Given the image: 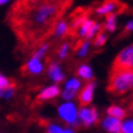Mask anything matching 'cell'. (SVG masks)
Masks as SVG:
<instances>
[{"mask_svg":"<svg viewBox=\"0 0 133 133\" xmlns=\"http://www.w3.org/2000/svg\"><path fill=\"white\" fill-rule=\"evenodd\" d=\"M72 1H17L9 14L11 28L23 45L33 48L51 36Z\"/></svg>","mask_w":133,"mask_h":133,"instance_id":"6da1fadb","label":"cell"},{"mask_svg":"<svg viewBox=\"0 0 133 133\" xmlns=\"http://www.w3.org/2000/svg\"><path fill=\"white\" fill-rule=\"evenodd\" d=\"M133 89V69L111 71L106 90L112 95H121Z\"/></svg>","mask_w":133,"mask_h":133,"instance_id":"7a4b0ae2","label":"cell"},{"mask_svg":"<svg viewBox=\"0 0 133 133\" xmlns=\"http://www.w3.org/2000/svg\"><path fill=\"white\" fill-rule=\"evenodd\" d=\"M133 69V44L125 48L116 56L112 64L111 71H121V70Z\"/></svg>","mask_w":133,"mask_h":133,"instance_id":"3957f363","label":"cell"},{"mask_svg":"<svg viewBox=\"0 0 133 133\" xmlns=\"http://www.w3.org/2000/svg\"><path fill=\"white\" fill-rule=\"evenodd\" d=\"M92 9L90 8H78L71 14L70 20H71V27H69V34L75 36V33L77 32L78 27H81L82 24L88 21V17L90 15Z\"/></svg>","mask_w":133,"mask_h":133,"instance_id":"277c9868","label":"cell"},{"mask_svg":"<svg viewBox=\"0 0 133 133\" xmlns=\"http://www.w3.org/2000/svg\"><path fill=\"white\" fill-rule=\"evenodd\" d=\"M127 9L123 3H120V1H105L97 9V14L98 15H109V14H112L114 10H116V14H121Z\"/></svg>","mask_w":133,"mask_h":133,"instance_id":"5b68a950","label":"cell"},{"mask_svg":"<svg viewBox=\"0 0 133 133\" xmlns=\"http://www.w3.org/2000/svg\"><path fill=\"white\" fill-rule=\"evenodd\" d=\"M59 114H60V116L64 118L65 121L70 122V123H73L76 121L77 111L72 103H66V104L61 105L59 108Z\"/></svg>","mask_w":133,"mask_h":133,"instance_id":"8992f818","label":"cell"},{"mask_svg":"<svg viewBox=\"0 0 133 133\" xmlns=\"http://www.w3.org/2000/svg\"><path fill=\"white\" fill-rule=\"evenodd\" d=\"M94 87H95L94 83H87V84L83 87L81 93L78 94V101H79L81 106H84V105H88L92 103Z\"/></svg>","mask_w":133,"mask_h":133,"instance_id":"52a82bcc","label":"cell"},{"mask_svg":"<svg viewBox=\"0 0 133 133\" xmlns=\"http://www.w3.org/2000/svg\"><path fill=\"white\" fill-rule=\"evenodd\" d=\"M79 117H81V120L83 121L85 127H88V126H90L92 123L97 122V120H98L97 109H95L94 106H92L90 109H84V108H83V109H81V111H79Z\"/></svg>","mask_w":133,"mask_h":133,"instance_id":"ba28073f","label":"cell"},{"mask_svg":"<svg viewBox=\"0 0 133 133\" xmlns=\"http://www.w3.org/2000/svg\"><path fill=\"white\" fill-rule=\"evenodd\" d=\"M103 126L106 131H109L111 133H122V123L116 118L106 117L103 122Z\"/></svg>","mask_w":133,"mask_h":133,"instance_id":"9c48e42d","label":"cell"},{"mask_svg":"<svg viewBox=\"0 0 133 133\" xmlns=\"http://www.w3.org/2000/svg\"><path fill=\"white\" fill-rule=\"evenodd\" d=\"M59 93H60V89L57 88L56 85L49 87V88L44 89V90H43V92L38 95V100H46V99L55 98L56 95H59Z\"/></svg>","mask_w":133,"mask_h":133,"instance_id":"30bf717a","label":"cell"},{"mask_svg":"<svg viewBox=\"0 0 133 133\" xmlns=\"http://www.w3.org/2000/svg\"><path fill=\"white\" fill-rule=\"evenodd\" d=\"M42 69H43V66H42V64L39 62V60L32 59V60L29 61L24 67H22V71H23V72L24 71H27V72H29V73H34V75H37V73L41 72Z\"/></svg>","mask_w":133,"mask_h":133,"instance_id":"8fae6325","label":"cell"},{"mask_svg":"<svg viewBox=\"0 0 133 133\" xmlns=\"http://www.w3.org/2000/svg\"><path fill=\"white\" fill-rule=\"evenodd\" d=\"M49 75H50V77L52 78V81L57 82V83H60V82L64 81V75L61 73L60 69H59V65L55 64V62H52L51 65H50V67H49Z\"/></svg>","mask_w":133,"mask_h":133,"instance_id":"7c38bea8","label":"cell"},{"mask_svg":"<svg viewBox=\"0 0 133 133\" xmlns=\"http://www.w3.org/2000/svg\"><path fill=\"white\" fill-rule=\"evenodd\" d=\"M108 114L110 116H112V118H116V120H123L126 117V112L125 110L121 109L120 106H116V105H112L108 109Z\"/></svg>","mask_w":133,"mask_h":133,"instance_id":"4fadbf2b","label":"cell"},{"mask_svg":"<svg viewBox=\"0 0 133 133\" xmlns=\"http://www.w3.org/2000/svg\"><path fill=\"white\" fill-rule=\"evenodd\" d=\"M115 18H116V15H115V14H109V15L106 16V21H105L104 29H108L109 32H114V31L116 29Z\"/></svg>","mask_w":133,"mask_h":133,"instance_id":"5bb4252c","label":"cell"},{"mask_svg":"<svg viewBox=\"0 0 133 133\" xmlns=\"http://www.w3.org/2000/svg\"><path fill=\"white\" fill-rule=\"evenodd\" d=\"M69 32V24L66 21H60L59 23L56 24V27H55V31L54 33L56 34V36H64L65 33Z\"/></svg>","mask_w":133,"mask_h":133,"instance_id":"9a60e30c","label":"cell"},{"mask_svg":"<svg viewBox=\"0 0 133 133\" xmlns=\"http://www.w3.org/2000/svg\"><path fill=\"white\" fill-rule=\"evenodd\" d=\"M78 75H79L82 78L87 79V81L93 78L92 70H90V67H89V66H85V65H83V66H81V67L78 69Z\"/></svg>","mask_w":133,"mask_h":133,"instance_id":"2e32d148","label":"cell"},{"mask_svg":"<svg viewBox=\"0 0 133 133\" xmlns=\"http://www.w3.org/2000/svg\"><path fill=\"white\" fill-rule=\"evenodd\" d=\"M105 42H106V36L104 34V31H100V32H98L95 39L93 42V44L95 45V46H100V45L104 44Z\"/></svg>","mask_w":133,"mask_h":133,"instance_id":"e0dca14e","label":"cell"},{"mask_svg":"<svg viewBox=\"0 0 133 133\" xmlns=\"http://www.w3.org/2000/svg\"><path fill=\"white\" fill-rule=\"evenodd\" d=\"M79 85H81V82L79 81H77V79H71V81H69L67 84H66V90L76 93V90L79 88Z\"/></svg>","mask_w":133,"mask_h":133,"instance_id":"ac0fdd59","label":"cell"},{"mask_svg":"<svg viewBox=\"0 0 133 133\" xmlns=\"http://www.w3.org/2000/svg\"><path fill=\"white\" fill-rule=\"evenodd\" d=\"M100 29V26L98 23H95L94 21H92V23H90V26H89L88 31H87V34H85V38H92L93 36H94V33L97 32V31H99Z\"/></svg>","mask_w":133,"mask_h":133,"instance_id":"d6986e66","label":"cell"},{"mask_svg":"<svg viewBox=\"0 0 133 133\" xmlns=\"http://www.w3.org/2000/svg\"><path fill=\"white\" fill-rule=\"evenodd\" d=\"M46 49H48V44H43L41 48L38 49L34 54H33V59H36V60H39V57H42L44 55V52L46 51Z\"/></svg>","mask_w":133,"mask_h":133,"instance_id":"ffe728a7","label":"cell"},{"mask_svg":"<svg viewBox=\"0 0 133 133\" xmlns=\"http://www.w3.org/2000/svg\"><path fill=\"white\" fill-rule=\"evenodd\" d=\"M10 81H9L6 77H4L3 75H0V90H4V89H8L10 88Z\"/></svg>","mask_w":133,"mask_h":133,"instance_id":"44dd1931","label":"cell"},{"mask_svg":"<svg viewBox=\"0 0 133 133\" xmlns=\"http://www.w3.org/2000/svg\"><path fill=\"white\" fill-rule=\"evenodd\" d=\"M122 133H133V121H127L122 126Z\"/></svg>","mask_w":133,"mask_h":133,"instance_id":"7402d4cb","label":"cell"},{"mask_svg":"<svg viewBox=\"0 0 133 133\" xmlns=\"http://www.w3.org/2000/svg\"><path fill=\"white\" fill-rule=\"evenodd\" d=\"M133 31V21H131L129 23H127V26L125 27V29H123V32H122V34L120 37H118V39H121V38H123L125 36H127L129 32H132Z\"/></svg>","mask_w":133,"mask_h":133,"instance_id":"603a6c76","label":"cell"},{"mask_svg":"<svg viewBox=\"0 0 133 133\" xmlns=\"http://www.w3.org/2000/svg\"><path fill=\"white\" fill-rule=\"evenodd\" d=\"M88 46H89V43H88V42H84V43H83V45L81 46V49L78 50V54H79V56H84L85 54H87Z\"/></svg>","mask_w":133,"mask_h":133,"instance_id":"cb8c5ba5","label":"cell"},{"mask_svg":"<svg viewBox=\"0 0 133 133\" xmlns=\"http://www.w3.org/2000/svg\"><path fill=\"white\" fill-rule=\"evenodd\" d=\"M61 131H62V129H61L60 127H57V126H55V125H50L48 127V132L46 133H61Z\"/></svg>","mask_w":133,"mask_h":133,"instance_id":"d4e9b609","label":"cell"},{"mask_svg":"<svg viewBox=\"0 0 133 133\" xmlns=\"http://www.w3.org/2000/svg\"><path fill=\"white\" fill-rule=\"evenodd\" d=\"M75 97V92H70V90H65L62 93V98L66 99V100H70V99H72Z\"/></svg>","mask_w":133,"mask_h":133,"instance_id":"484cf974","label":"cell"},{"mask_svg":"<svg viewBox=\"0 0 133 133\" xmlns=\"http://www.w3.org/2000/svg\"><path fill=\"white\" fill-rule=\"evenodd\" d=\"M67 49H69V44L67 43H65L62 46H61V49H60V57L61 59H64L65 56H66V51H67Z\"/></svg>","mask_w":133,"mask_h":133,"instance_id":"4316f807","label":"cell"},{"mask_svg":"<svg viewBox=\"0 0 133 133\" xmlns=\"http://www.w3.org/2000/svg\"><path fill=\"white\" fill-rule=\"evenodd\" d=\"M61 133H73V131L72 129H62Z\"/></svg>","mask_w":133,"mask_h":133,"instance_id":"83f0119b","label":"cell"}]
</instances>
